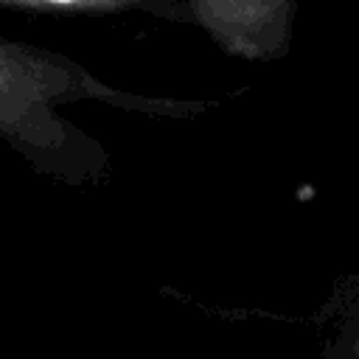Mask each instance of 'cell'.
<instances>
[{
  "label": "cell",
  "mask_w": 359,
  "mask_h": 359,
  "mask_svg": "<svg viewBox=\"0 0 359 359\" xmlns=\"http://www.w3.org/2000/svg\"><path fill=\"white\" fill-rule=\"evenodd\" d=\"M3 8L53 11V14H160L168 20H188L180 0H0Z\"/></svg>",
  "instance_id": "cell-2"
},
{
  "label": "cell",
  "mask_w": 359,
  "mask_h": 359,
  "mask_svg": "<svg viewBox=\"0 0 359 359\" xmlns=\"http://www.w3.org/2000/svg\"><path fill=\"white\" fill-rule=\"evenodd\" d=\"M79 101H104L149 115H185L182 104L121 93L59 53L0 39V137L45 174L93 182L107 168V157L65 115Z\"/></svg>",
  "instance_id": "cell-1"
}]
</instances>
